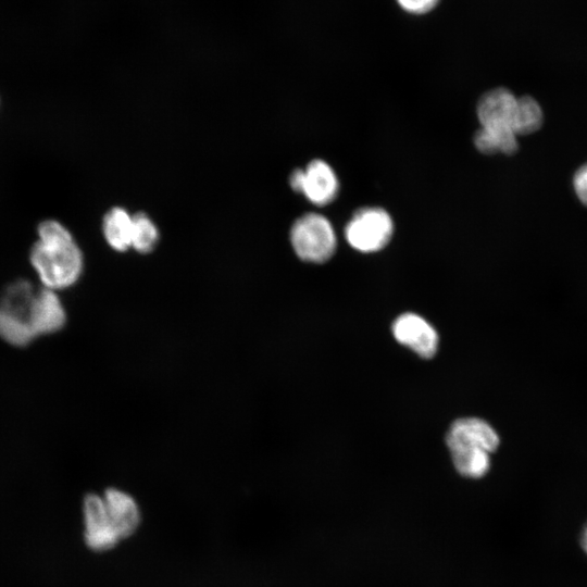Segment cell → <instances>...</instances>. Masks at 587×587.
Here are the masks:
<instances>
[{"mask_svg": "<svg viewBox=\"0 0 587 587\" xmlns=\"http://www.w3.org/2000/svg\"><path fill=\"white\" fill-rule=\"evenodd\" d=\"M582 546L585 552L587 553V526L585 527L583 535H582Z\"/></svg>", "mask_w": 587, "mask_h": 587, "instance_id": "cell-19", "label": "cell"}, {"mask_svg": "<svg viewBox=\"0 0 587 587\" xmlns=\"http://www.w3.org/2000/svg\"><path fill=\"white\" fill-rule=\"evenodd\" d=\"M158 239V228L148 215L143 213L133 215L132 248L147 253L155 247Z\"/></svg>", "mask_w": 587, "mask_h": 587, "instance_id": "cell-16", "label": "cell"}, {"mask_svg": "<svg viewBox=\"0 0 587 587\" xmlns=\"http://www.w3.org/2000/svg\"><path fill=\"white\" fill-rule=\"evenodd\" d=\"M37 290L26 279L10 283L0 294V338L24 347L36 337L30 327V311Z\"/></svg>", "mask_w": 587, "mask_h": 587, "instance_id": "cell-2", "label": "cell"}, {"mask_svg": "<svg viewBox=\"0 0 587 587\" xmlns=\"http://www.w3.org/2000/svg\"><path fill=\"white\" fill-rule=\"evenodd\" d=\"M133 216L123 208L109 210L102 221V233L107 243L116 251L132 247Z\"/></svg>", "mask_w": 587, "mask_h": 587, "instance_id": "cell-12", "label": "cell"}, {"mask_svg": "<svg viewBox=\"0 0 587 587\" xmlns=\"http://www.w3.org/2000/svg\"><path fill=\"white\" fill-rule=\"evenodd\" d=\"M29 263L42 287L58 292L77 283L84 270V255L65 224L46 218L37 225Z\"/></svg>", "mask_w": 587, "mask_h": 587, "instance_id": "cell-1", "label": "cell"}, {"mask_svg": "<svg viewBox=\"0 0 587 587\" xmlns=\"http://www.w3.org/2000/svg\"><path fill=\"white\" fill-rule=\"evenodd\" d=\"M102 498L118 538L133 535L140 521L139 509L134 498L116 488L107 489Z\"/></svg>", "mask_w": 587, "mask_h": 587, "instance_id": "cell-11", "label": "cell"}, {"mask_svg": "<svg viewBox=\"0 0 587 587\" xmlns=\"http://www.w3.org/2000/svg\"><path fill=\"white\" fill-rule=\"evenodd\" d=\"M573 184L578 199L587 207V163L576 171Z\"/></svg>", "mask_w": 587, "mask_h": 587, "instance_id": "cell-18", "label": "cell"}, {"mask_svg": "<svg viewBox=\"0 0 587 587\" xmlns=\"http://www.w3.org/2000/svg\"><path fill=\"white\" fill-rule=\"evenodd\" d=\"M290 241L297 255L307 262L323 263L336 249V236L329 221L316 213L304 214L294 223Z\"/></svg>", "mask_w": 587, "mask_h": 587, "instance_id": "cell-3", "label": "cell"}, {"mask_svg": "<svg viewBox=\"0 0 587 587\" xmlns=\"http://www.w3.org/2000/svg\"><path fill=\"white\" fill-rule=\"evenodd\" d=\"M65 322V309L58 292L39 288L30 311V327L35 337L59 332Z\"/></svg>", "mask_w": 587, "mask_h": 587, "instance_id": "cell-10", "label": "cell"}, {"mask_svg": "<svg viewBox=\"0 0 587 587\" xmlns=\"http://www.w3.org/2000/svg\"><path fill=\"white\" fill-rule=\"evenodd\" d=\"M451 457L457 471L463 476L479 478L489 470V452L485 450H454L451 451Z\"/></svg>", "mask_w": 587, "mask_h": 587, "instance_id": "cell-15", "label": "cell"}, {"mask_svg": "<svg viewBox=\"0 0 587 587\" xmlns=\"http://www.w3.org/2000/svg\"><path fill=\"white\" fill-rule=\"evenodd\" d=\"M395 338L422 358H432L437 350L438 335L435 328L422 316L404 313L392 324Z\"/></svg>", "mask_w": 587, "mask_h": 587, "instance_id": "cell-9", "label": "cell"}, {"mask_svg": "<svg viewBox=\"0 0 587 587\" xmlns=\"http://www.w3.org/2000/svg\"><path fill=\"white\" fill-rule=\"evenodd\" d=\"M516 101L517 98L505 88L486 92L477 104V116L482 127L516 135L513 127Z\"/></svg>", "mask_w": 587, "mask_h": 587, "instance_id": "cell-7", "label": "cell"}, {"mask_svg": "<svg viewBox=\"0 0 587 587\" xmlns=\"http://www.w3.org/2000/svg\"><path fill=\"white\" fill-rule=\"evenodd\" d=\"M394 224L380 208H364L354 213L346 227L349 245L361 252L383 249L391 238Z\"/></svg>", "mask_w": 587, "mask_h": 587, "instance_id": "cell-4", "label": "cell"}, {"mask_svg": "<svg viewBox=\"0 0 587 587\" xmlns=\"http://www.w3.org/2000/svg\"><path fill=\"white\" fill-rule=\"evenodd\" d=\"M542 121V110L535 99L528 96L517 98L513 123L517 136L538 130Z\"/></svg>", "mask_w": 587, "mask_h": 587, "instance_id": "cell-14", "label": "cell"}, {"mask_svg": "<svg viewBox=\"0 0 587 587\" xmlns=\"http://www.w3.org/2000/svg\"><path fill=\"white\" fill-rule=\"evenodd\" d=\"M447 446L451 451L480 449L494 452L499 445V436L485 421L476 417L457 420L447 434Z\"/></svg>", "mask_w": 587, "mask_h": 587, "instance_id": "cell-8", "label": "cell"}, {"mask_svg": "<svg viewBox=\"0 0 587 587\" xmlns=\"http://www.w3.org/2000/svg\"><path fill=\"white\" fill-rule=\"evenodd\" d=\"M439 0H397L399 7L411 14H425L432 11Z\"/></svg>", "mask_w": 587, "mask_h": 587, "instance_id": "cell-17", "label": "cell"}, {"mask_svg": "<svg viewBox=\"0 0 587 587\" xmlns=\"http://www.w3.org/2000/svg\"><path fill=\"white\" fill-rule=\"evenodd\" d=\"M84 541L96 552L112 549L120 540L113 528L103 498L97 494H88L83 500Z\"/></svg>", "mask_w": 587, "mask_h": 587, "instance_id": "cell-6", "label": "cell"}, {"mask_svg": "<svg viewBox=\"0 0 587 587\" xmlns=\"http://www.w3.org/2000/svg\"><path fill=\"white\" fill-rule=\"evenodd\" d=\"M516 135L482 127L474 136V145L485 154H513L517 150Z\"/></svg>", "mask_w": 587, "mask_h": 587, "instance_id": "cell-13", "label": "cell"}, {"mask_svg": "<svg viewBox=\"0 0 587 587\" xmlns=\"http://www.w3.org/2000/svg\"><path fill=\"white\" fill-rule=\"evenodd\" d=\"M290 186L317 205L333 201L339 188L335 172L323 160H313L305 170L294 171L290 175Z\"/></svg>", "mask_w": 587, "mask_h": 587, "instance_id": "cell-5", "label": "cell"}]
</instances>
